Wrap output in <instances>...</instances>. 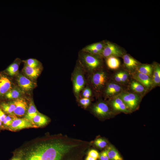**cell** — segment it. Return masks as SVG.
I'll list each match as a JSON object with an SVG mask.
<instances>
[{
    "label": "cell",
    "instance_id": "cell-1",
    "mask_svg": "<svg viewBox=\"0 0 160 160\" xmlns=\"http://www.w3.org/2000/svg\"><path fill=\"white\" fill-rule=\"evenodd\" d=\"M87 144L63 136L40 143L23 153V160H76L71 152Z\"/></svg>",
    "mask_w": 160,
    "mask_h": 160
},
{
    "label": "cell",
    "instance_id": "cell-2",
    "mask_svg": "<svg viewBox=\"0 0 160 160\" xmlns=\"http://www.w3.org/2000/svg\"><path fill=\"white\" fill-rule=\"evenodd\" d=\"M118 96L122 100L129 110L135 109L140 102L139 97L133 93L123 92Z\"/></svg>",
    "mask_w": 160,
    "mask_h": 160
},
{
    "label": "cell",
    "instance_id": "cell-3",
    "mask_svg": "<svg viewBox=\"0 0 160 160\" xmlns=\"http://www.w3.org/2000/svg\"><path fill=\"white\" fill-rule=\"evenodd\" d=\"M36 128V127L29 121L25 118H18L14 117L12 121L8 126L9 129L12 131H16L22 129Z\"/></svg>",
    "mask_w": 160,
    "mask_h": 160
},
{
    "label": "cell",
    "instance_id": "cell-4",
    "mask_svg": "<svg viewBox=\"0 0 160 160\" xmlns=\"http://www.w3.org/2000/svg\"><path fill=\"white\" fill-rule=\"evenodd\" d=\"M73 83L74 92L77 96L83 89L85 84L84 79L82 72L80 69L75 71L73 78Z\"/></svg>",
    "mask_w": 160,
    "mask_h": 160
},
{
    "label": "cell",
    "instance_id": "cell-5",
    "mask_svg": "<svg viewBox=\"0 0 160 160\" xmlns=\"http://www.w3.org/2000/svg\"><path fill=\"white\" fill-rule=\"evenodd\" d=\"M103 56L108 57L111 56L119 57L121 56L122 53L119 48L109 42L105 44L100 54Z\"/></svg>",
    "mask_w": 160,
    "mask_h": 160
},
{
    "label": "cell",
    "instance_id": "cell-6",
    "mask_svg": "<svg viewBox=\"0 0 160 160\" xmlns=\"http://www.w3.org/2000/svg\"><path fill=\"white\" fill-rule=\"evenodd\" d=\"M15 107L13 113L16 116H21L25 115L27 109L28 105L25 100L23 99L18 98L13 102Z\"/></svg>",
    "mask_w": 160,
    "mask_h": 160
},
{
    "label": "cell",
    "instance_id": "cell-7",
    "mask_svg": "<svg viewBox=\"0 0 160 160\" xmlns=\"http://www.w3.org/2000/svg\"><path fill=\"white\" fill-rule=\"evenodd\" d=\"M106 79L105 73L103 72H100L94 74L92 77V81L96 88L100 89L104 85Z\"/></svg>",
    "mask_w": 160,
    "mask_h": 160
},
{
    "label": "cell",
    "instance_id": "cell-8",
    "mask_svg": "<svg viewBox=\"0 0 160 160\" xmlns=\"http://www.w3.org/2000/svg\"><path fill=\"white\" fill-rule=\"evenodd\" d=\"M82 58L86 65L90 69H95L100 65L99 60L92 55L86 53L83 55Z\"/></svg>",
    "mask_w": 160,
    "mask_h": 160
},
{
    "label": "cell",
    "instance_id": "cell-9",
    "mask_svg": "<svg viewBox=\"0 0 160 160\" xmlns=\"http://www.w3.org/2000/svg\"><path fill=\"white\" fill-rule=\"evenodd\" d=\"M104 45L105 44L101 42L95 43L85 47L83 49V51L92 54H100Z\"/></svg>",
    "mask_w": 160,
    "mask_h": 160
},
{
    "label": "cell",
    "instance_id": "cell-10",
    "mask_svg": "<svg viewBox=\"0 0 160 160\" xmlns=\"http://www.w3.org/2000/svg\"><path fill=\"white\" fill-rule=\"evenodd\" d=\"M135 79L147 89H149L153 84V81L149 76L138 73L135 75Z\"/></svg>",
    "mask_w": 160,
    "mask_h": 160
},
{
    "label": "cell",
    "instance_id": "cell-11",
    "mask_svg": "<svg viewBox=\"0 0 160 160\" xmlns=\"http://www.w3.org/2000/svg\"><path fill=\"white\" fill-rule=\"evenodd\" d=\"M17 81L18 85L24 90H29L33 87L32 82L23 75H19L17 78Z\"/></svg>",
    "mask_w": 160,
    "mask_h": 160
},
{
    "label": "cell",
    "instance_id": "cell-12",
    "mask_svg": "<svg viewBox=\"0 0 160 160\" xmlns=\"http://www.w3.org/2000/svg\"><path fill=\"white\" fill-rule=\"evenodd\" d=\"M111 104L113 109L116 111L125 112H129V109L119 96L115 97L113 99Z\"/></svg>",
    "mask_w": 160,
    "mask_h": 160
},
{
    "label": "cell",
    "instance_id": "cell-13",
    "mask_svg": "<svg viewBox=\"0 0 160 160\" xmlns=\"http://www.w3.org/2000/svg\"><path fill=\"white\" fill-rule=\"evenodd\" d=\"M94 112L97 115L105 116L109 113L110 110L108 105L103 102H100L95 105L93 108Z\"/></svg>",
    "mask_w": 160,
    "mask_h": 160
},
{
    "label": "cell",
    "instance_id": "cell-14",
    "mask_svg": "<svg viewBox=\"0 0 160 160\" xmlns=\"http://www.w3.org/2000/svg\"><path fill=\"white\" fill-rule=\"evenodd\" d=\"M35 127H38L45 125L48 123V118L44 115L38 113L29 120Z\"/></svg>",
    "mask_w": 160,
    "mask_h": 160
},
{
    "label": "cell",
    "instance_id": "cell-15",
    "mask_svg": "<svg viewBox=\"0 0 160 160\" xmlns=\"http://www.w3.org/2000/svg\"><path fill=\"white\" fill-rule=\"evenodd\" d=\"M11 88V83L9 79L4 76H0V95L7 93Z\"/></svg>",
    "mask_w": 160,
    "mask_h": 160
},
{
    "label": "cell",
    "instance_id": "cell-16",
    "mask_svg": "<svg viewBox=\"0 0 160 160\" xmlns=\"http://www.w3.org/2000/svg\"><path fill=\"white\" fill-rule=\"evenodd\" d=\"M23 70L27 76L34 79L39 75L40 72V68H33L24 64Z\"/></svg>",
    "mask_w": 160,
    "mask_h": 160
},
{
    "label": "cell",
    "instance_id": "cell-17",
    "mask_svg": "<svg viewBox=\"0 0 160 160\" xmlns=\"http://www.w3.org/2000/svg\"><path fill=\"white\" fill-rule=\"evenodd\" d=\"M121 90V87L119 85L114 83H110L107 86L106 93L108 96H111L119 93Z\"/></svg>",
    "mask_w": 160,
    "mask_h": 160
},
{
    "label": "cell",
    "instance_id": "cell-18",
    "mask_svg": "<svg viewBox=\"0 0 160 160\" xmlns=\"http://www.w3.org/2000/svg\"><path fill=\"white\" fill-rule=\"evenodd\" d=\"M110 160H123L118 152L112 146L108 147L106 150Z\"/></svg>",
    "mask_w": 160,
    "mask_h": 160
},
{
    "label": "cell",
    "instance_id": "cell-19",
    "mask_svg": "<svg viewBox=\"0 0 160 160\" xmlns=\"http://www.w3.org/2000/svg\"><path fill=\"white\" fill-rule=\"evenodd\" d=\"M123 60L125 66L129 69H133L137 65L138 63L136 60L128 55L123 57Z\"/></svg>",
    "mask_w": 160,
    "mask_h": 160
},
{
    "label": "cell",
    "instance_id": "cell-20",
    "mask_svg": "<svg viewBox=\"0 0 160 160\" xmlns=\"http://www.w3.org/2000/svg\"><path fill=\"white\" fill-rule=\"evenodd\" d=\"M106 63L109 68L111 69H115L119 67L120 62L118 59L115 57L111 56L108 57Z\"/></svg>",
    "mask_w": 160,
    "mask_h": 160
},
{
    "label": "cell",
    "instance_id": "cell-21",
    "mask_svg": "<svg viewBox=\"0 0 160 160\" xmlns=\"http://www.w3.org/2000/svg\"><path fill=\"white\" fill-rule=\"evenodd\" d=\"M39 113L34 104L31 102L28 108L25 118L29 121Z\"/></svg>",
    "mask_w": 160,
    "mask_h": 160
},
{
    "label": "cell",
    "instance_id": "cell-22",
    "mask_svg": "<svg viewBox=\"0 0 160 160\" xmlns=\"http://www.w3.org/2000/svg\"><path fill=\"white\" fill-rule=\"evenodd\" d=\"M19 60H18L10 65L7 69V71L10 75H14L17 72L19 65Z\"/></svg>",
    "mask_w": 160,
    "mask_h": 160
},
{
    "label": "cell",
    "instance_id": "cell-23",
    "mask_svg": "<svg viewBox=\"0 0 160 160\" xmlns=\"http://www.w3.org/2000/svg\"><path fill=\"white\" fill-rule=\"evenodd\" d=\"M152 67L149 65H144L140 66L138 69L139 73L150 76L152 73Z\"/></svg>",
    "mask_w": 160,
    "mask_h": 160
},
{
    "label": "cell",
    "instance_id": "cell-24",
    "mask_svg": "<svg viewBox=\"0 0 160 160\" xmlns=\"http://www.w3.org/2000/svg\"><path fill=\"white\" fill-rule=\"evenodd\" d=\"M21 94L20 90L15 89L9 91L6 93V96L9 99H18L21 95Z\"/></svg>",
    "mask_w": 160,
    "mask_h": 160
},
{
    "label": "cell",
    "instance_id": "cell-25",
    "mask_svg": "<svg viewBox=\"0 0 160 160\" xmlns=\"http://www.w3.org/2000/svg\"><path fill=\"white\" fill-rule=\"evenodd\" d=\"M1 106L4 111L10 114H12L15 107L13 102L8 103H3Z\"/></svg>",
    "mask_w": 160,
    "mask_h": 160
},
{
    "label": "cell",
    "instance_id": "cell-26",
    "mask_svg": "<svg viewBox=\"0 0 160 160\" xmlns=\"http://www.w3.org/2000/svg\"><path fill=\"white\" fill-rule=\"evenodd\" d=\"M22 62L24 63V64L33 68H40L41 66L40 62L35 59L30 58L23 60Z\"/></svg>",
    "mask_w": 160,
    "mask_h": 160
},
{
    "label": "cell",
    "instance_id": "cell-27",
    "mask_svg": "<svg viewBox=\"0 0 160 160\" xmlns=\"http://www.w3.org/2000/svg\"><path fill=\"white\" fill-rule=\"evenodd\" d=\"M131 87L132 90L137 92L142 93L145 91L144 87L137 81H132L131 84Z\"/></svg>",
    "mask_w": 160,
    "mask_h": 160
},
{
    "label": "cell",
    "instance_id": "cell-28",
    "mask_svg": "<svg viewBox=\"0 0 160 160\" xmlns=\"http://www.w3.org/2000/svg\"><path fill=\"white\" fill-rule=\"evenodd\" d=\"M153 82L156 85L159 84L160 82V68L159 67H156L153 76Z\"/></svg>",
    "mask_w": 160,
    "mask_h": 160
},
{
    "label": "cell",
    "instance_id": "cell-29",
    "mask_svg": "<svg viewBox=\"0 0 160 160\" xmlns=\"http://www.w3.org/2000/svg\"><path fill=\"white\" fill-rule=\"evenodd\" d=\"M95 144L100 148H104L107 145V142L104 139L99 138L97 139L94 142Z\"/></svg>",
    "mask_w": 160,
    "mask_h": 160
},
{
    "label": "cell",
    "instance_id": "cell-30",
    "mask_svg": "<svg viewBox=\"0 0 160 160\" xmlns=\"http://www.w3.org/2000/svg\"><path fill=\"white\" fill-rule=\"evenodd\" d=\"M88 156L97 159L99 158V154L96 150L92 149L89 151L88 152Z\"/></svg>",
    "mask_w": 160,
    "mask_h": 160
},
{
    "label": "cell",
    "instance_id": "cell-31",
    "mask_svg": "<svg viewBox=\"0 0 160 160\" xmlns=\"http://www.w3.org/2000/svg\"><path fill=\"white\" fill-rule=\"evenodd\" d=\"M90 100L89 98L84 97L81 99L80 103L84 107L86 108L89 104Z\"/></svg>",
    "mask_w": 160,
    "mask_h": 160
},
{
    "label": "cell",
    "instance_id": "cell-32",
    "mask_svg": "<svg viewBox=\"0 0 160 160\" xmlns=\"http://www.w3.org/2000/svg\"><path fill=\"white\" fill-rule=\"evenodd\" d=\"M13 118L9 116H6L3 121L4 124L6 126H9L12 123Z\"/></svg>",
    "mask_w": 160,
    "mask_h": 160
},
{
    "label": "cell",
    "instance_id": "cell-33",
    "mask_svg": "<svg viewBox=\"0 0 160 160\" xmlns=\"http://www.w3.org/2000/svg\"><path fill=\"white\" fill-rule=\"evenodd\" d=\"M92 94L91 90L88 88H86L83 91L82 95L84 97L89 98Z\"/></svg>",
    "mask_w": 160,
    "mask_h": 160
},
{
    "label": "cell",
    "instance_id": "cell-34",
    "mask_svg": "<svg viewBox=\"0 0 160 160\" xmlns=\"http://www.w3.org/2000/svg\"><path fill=\"white\" fill-rule=\"evenodd\" d=\"M100 160H109L107 152L106 150L103 151L99 155V158Z\"/></svg>",
    "mask_w": 160,
    "mask_h": 160
},
{
    "label": "cell",
    "instance_id": "cell-35",
    "mask_svg": "<svg viewBox=\"0 0 160 160\" xmlns=\"http://www.w3.org/2000/svg\"><path fill=\"white\" fill-rule=\"evenodd\" d=\"M11 160H23V153H21L15 155Z\"/></svg>",
    "mask_w": 160,
    "mask_h": 160
},
{
    "label": "cell",
    "instance_id": "cell-36",
    "mask_svg": "<svg viewBox=\"0 0 160 160\" xmlns=\"http://www.w3.org/2000/svg\"><path fill=\"white\" fill-rule=\"evenodd\" d=\"M122 72L117 73L115 76V79L117 82H121Z\"/></svg>",
    "mask_w": 160,
    "mask_h": 160
},
{
    "label": "cell",
    "instance_id": "cell-37",
    "mask_svg": "<svg viewBox=\"0 0 160 160\" xmlns=\"http://www.w3.org/2000/svg\"><path fill=\"white\" fill-rule=\"evenodd\" d=\"M128 78V74L124 72H122L121 76V82H124Z\"/></svg>",
    "mask_w": 160,
    "mask_h": 160
},
{
    "label": "cell",
    "instance_id": "cell-38",
    "mask_svg": "<svg viewBox=\"0 0 160 160\" xmlns=\"http://www.w3.org/2000/svg\"><path fill=\"white\" fill-rule=\"evenodd\" d=\"M6 116L4 112L0 109V121L3 122Z\"/></svg>",
    "mask_w": 160,
    "mask_h": 160
},
{
    "label": "cell",
    "instance_id": "cell-39",
    "mask_svg": "<svg viewBox=\"0 0 160 160\" xmlns=\"http://www.w3.org/2000/svg\"><path fill=\"white\" fill-rule=\"evenodd\" d=\"M97 159L92 157L91 156H88L86 158L85 160H97Z\"/></svg>",
    "mask_w": 160,
    "mask_h": 160
},
{
    "label": "cell",
    "instance_id": "cell-40",
    "mask_svg": "<svg viewBox=\"0 0 160 160\" xmlns=\"http://www.w3.org/2000/svg\"><path fill=\"white\" fill-rule=\"evenodd\" d=\"M1 122L0 121V126L1 125Z\"/></svg>",
    "mask_w": 160,
    "mask_h": 160
}]
</instances>
